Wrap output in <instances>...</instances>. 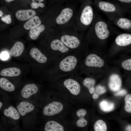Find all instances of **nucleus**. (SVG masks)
Returning <instances> with one entry per match:
<instances>
[{
	"mask_svg": "<svg viewBox=\"0 0 131 131\" xmlns=\"http://www.w3.org/2000/svg\"><path fill=\"white\" fill-rule=\"evenodd\" d=\"M78 54L75 50L57 60L47 71L48 78L57 80L74 76L78 64Z\"/></svg>",
	"mask_w": 131,
	"mask_h": 131,
	"instance_id": "nucleus-1",
	"label": "nucleus"
},
{
	"mask_svg": "<svg viewBox=\"0 0 131 131\" xmlns=\"http://www.w3.org/2000/svg\"><path fill=\"white\" fill-rule=\"evenodd\" d=\"M75 1L71 2H59L51 6V26L59 27L69 26V23L74 20L78 12L77 3Z\"/></svg>",
	"mask_w": 131,
	"mask_h": 131,
	"instance_id": "nucleus-2",
	"label": "nucleus"
},
{
	"mask_svg": "<svg viewBox=\"0 0 131 131\" xmlns=\"http://www.w3.org/2000/svg\"><path fill=\"white\" fill-rule=\"evenodd\" d=\"M75 17L74 25L77 30L83 32L88 29L93 23L96 14L92 0H82Z\"/></svg>",
	"mask_w": 131,
	"mask_h": 131,
	"instance_id": "nucleus-3",
	"label": "nucleus"
},
{
	"mask_svg": "<svg viewBox=\"0 0 131 131\" xmlns=\"http://www.w3.org/2000/svg\"><path fill=\"white\" fill-rule=\"evenodd\" d=\"M54 33L49 34L47 38L45 52L47 56L54 63L59 58L74 51L67 48L54 35Z\"/></svg>",
	"mask_w": 131,
	"mask_h": 131,
	"instance_id": "nucleus-4",
	"label": "nucleus"
},
{
	"mask_svg": "<svg viewBox=\"0 0 131 131\" xmlns=\"http://www.w3.org/2000/svg\"><path fill=\"white\" fill-rule=\"evenodd\" d=\"M88 30V34L94 35L97 38L101 40L106 39L111 33L117 31L111 22L105 21L97 14Z\"/></svg>",
	"mask_w": 131,
	"mask_h": 131,
	"instance_id": "nucleus-5",
	"label": "nucleus"
},
{
	"mask_svg": "<svg viewBox=\"0 0 131 131\" xmlns=\"http://www.w3.org/2000/svg\"><path fill=\"white\" fill-rule=\"evenodd\" d=\"M93 3L99 10L106 15L110 22L117 17L123 16L131 11L118 3L102 0H94Z\"/></svg>",
	"mask_w": 131,
	"mask_h": 131,
	"instance_id": "nucleus-6",
	"label": "nucleus"
},
{
	"mask_svg": "<svg viewBox=\"0 0 131 131\" xmlns=\"http://www.w3.org/2000/svg\"><path fill=\"white\" fill-rule=\"evenodd\" d=\"M49 80L52 88L61 92L68 93L71 97L78 95L80 92L81 85L74 78V76Z\"/></svg>",
	"mask_w": 131,
	"mask_h": 131,
	"instance_id": "nucleus-7",
	"label": "nucleus"
},
{
	"mask_svg": "<svg viewBox=\"0 0 131 131\" xmlns=\"http://www.w3.org/2000/svg\"><path fill=\"white\" fill-rule=\"evenodd\" d=\"M60 27L62 31H55L54 34L69 49L75 51L80 46L81 40L75 26L72 31H67L66 26Z\"/></svg>",
	"mask_w": 131,
	"mask_h": 131,
	"instance_id": "nucleus-8",
	"label": "nucleus"
},
{
	"mask_svg": "<svg viewBox=\"0 0 131 131\" xmlns=\"http://www.w3.org/2000/svg\"><path fill=\"white\" fill-rule=\"evenodd\" d=\"M65 108V105L62 101L54 100H51L44 106L42 112L45 116L53 117L62 113Z\"/></svg>",
	"mask_w": 131,
	"mask_h": 131,
	"instance_id": "nucleus-9",
	"label": "nucleus"
},
{
	"mask_svg": "<svg viewBox=\"0 0 131 131\" xmlns=\"http://www.w3.org/2000/svg\"><path fill=\"white\" fill-rule=\"evenodd\" d=\"M30 54L31 57L38 63L45 65L49 68L54 63L47 55L36 47L32 48Z\"/></svg>",
	"mask_w": 131,
	"mask_h": 131,
	"instance_id": "nucleus-10",
	"label": "nucleus"
},
{
	"mask_svg": "<svg viewBox=\"0 0 131 131\" xmlns=\"http://www.w3.org/2000/svg\"><path fill=\"white\" fill-rule=\"evenodd\" d=\"M65 123L62 122L51 119L45 123L44 129L45 131H64L67 130Z\"/></svg>",
	"mask_w": 131,
	"mask_h": 131,
	"instance_id": "nucleus-11",
	"label": "nucleus"
},
{
	"mask_svg": "<svg viewBox=\"0 0 131 131\" xmlns=\"http://www.w3.org/2000/svg\"><path fill=\"white\" fill-rule=\"evenodd\" d=\"M104 64V60L100 57L93 54L87 55L84 61L85 66L87 67H101Z\"/></svg>",
	"mask_w": 131,
	"mask_h": 131,
	"instance_id": "nucleus-12",
	"label": "nucleus"
},
{
	"mask_svg": "<svg viewBox=\"0 0 131 131\" xmlns=\"http://www.w3.org/2000/svg\"><path fill=\"white\" fill-rule=\"evenodd\" d=\"M111 22L122 30L131 32V20L130 19L120 16L115 18Z\"/></svg>",
	"mask_w": 131,
	"mask_h": 131,
	"instance_id": "nucleus-13",
	"label": "nucleus"
},
{
	"mask_svg": "<svg viewBox=\"0 0 131 131\" xmlns=\"http://www.w3.org/2000/svg\"><path fill=\"white\" fill-rule=\"evenodd\" d=\"M39 90V87L36 84L34 83L27 84L23 88L21 94L23 98H27L36 94Z\"/></svg>",
	"mask_w": 131,
	"mask_h": 131,
	"instance_id": "nucleus-14",
	"label": "nucleus"
},
{
	"mask_svg": "<svg viewBox=\"0 0 131 131\" xmlns=\"http://www.w3.org/2000/svg\"><path fill=\"white\" fill-rule=\"evenodd\" d=\"M122 84L121 79L119 76L116 74L111 75L109 79L108 86L112 91L117 92L120 90Z\"/></svg>",
	"mask_w": 131,
	"mask_h": 131,
	"instance_id": "nucleus-15",
	"label": "nucleus"
},
{
	"mask_svg": "<svg viewBox=\"0 0 131 131\" xmlns=\"http://www.w3.org/2000/svg\"><path fill=\"white\" fill-rule=\"evenodd\" d=\"M115 42L118 46L124 47L131 44V34L125 33L120 34L115 38Z\"/></svg>",
	"mask_w": 131,
	"mask_h": 131,
	"instance_id": "nucleus-16",
	"label": "nucleus"
},
{
	"mask_svg": "<svg viewBox=\"0 0 131 131\" xmlns=\"http://www.w3.org/2000/svg\"><path fill=\"white\" fill-rule=\"evenodd\" d=\"M34 105L26 101H22L17 106V108L20 115L24 116L26 114L31 112L34 109Z\"/></svg>",
	"mask_w": 131,
	"mask_h": 131,
	"instance_id": "nucleus-17",
	"label": "nucleus"
},
{
	"mask_svg": "<svg viewBox=\"0 0 131 131\" xmlns=\"http://www.w3.org/2000/svg\"><path fill=\"white\" fill-rule=\"evenodd\" d=\"M36 14L35 11L32 9L20 10L16 12V16L19 20L24 21L29 19Z\"/></svg>",
	"mask_w": 131,
	"mask_h": 131,
	"instance_id": "nucleus-18",
	"label": "nucleus"
},
{
	"mask_svg": "<svg viewBox=\"0 0 131 131\" xmlns=\"http://www.w3.org/2000/svg\"><path fill=\"white\" fill-rule=\"evenodd\" d=\"M87 113L86 110L83 108L80 109L77 111L76 114L78 118L76 123L77 126L80 128H83L87 125L88 122L84 118Z\"/></svg>",
	"mask_w": 131,
	"mask_h": 131,
	"instance_id": "nucleus-19",
	"label": "nucleus"
},
{
	"mask_svg": "<svg viewBox=\"0 0 131 131\" xmlns=\"http://www.w3.org/2000/svg\"><path fill=\"white\" fill-rule=\"evenodd\" d=\"M41 23L39 17L35 15L27 21L24 24V27L26 30L33 29L39 26Z\"/></svg>",
	"mask_w": 131,
	"mask_h": 131,
	"instance_id": "nucleus-20",
	"label": "nucleus"
},
{
	"mask_svg": "<svg viewBox=\"0 0 131 131\" xmlns=\"http://www.w3.org/2000/svg\"><path fill=\"white\" fill-rule=\"evenodd\" d=\"M24 49L25 46L23 43L20 41H17L10 49L9 53L11 56L18 57L23 53Z\"/></svg>",
	"mask_w": 131,
	"mask_h": 131,
	"instance_id": "nucleus-21",
	"label": "nucleus"
},
{
	"mask_svg": "<svg viewBox=\"0 0 131 131\" xmlns=\"http://www.w3.org/2000/svg\"><path fill=\"white\" fill-rule=\"evenodd\" d=\"M21 73L20 69L17 67H12L2 69L0 73L2 76L14 77L19 76Z\"/></svg>",
	"mask_w": 131,
	"mask_h": 131,
	"instance_id": "nucleus-22",
	"label": "nucleus"
},
{
	"mask_svg": "<svg viewBox=\"0 0 131 131\" xmlns=\"http://www.w3.org/2000/svg\"><path fill=\"white\" fill-rule=\"evenodd\" d=\"M3 114L5 116L16 120L19 119L20 117V114L17 110L12 106L5 109Z\"/></svg>",
	"mask_w": 131,
	"mask_h": 131,
	"instance_id": "nucleus-23",
	"label": "nucleus"
},
{
	"mask_svg": "<svg viewBox=\"0 0 131 131\" xmlns=\"http://www.w3.org/2000/svg\"><path fill=\"white\" fill-rule=\"evenodd\" d=\"M46 27L43 24H41L38 27L30 30L29 36L31 39L35 40H37L41 33L45 30Z\"/></svg>",
	"mask_w": 131,
	"mask_h": 131,
	"instance_id": "nucleus-24",
	"label": "nucleus"
},
{
	"mask_svg": "<svg viewBox=\"0 0 131 131\" xmlns=\"http://www.w3.org/2000/svg\"><path fill=\"white\" fill-rule=\"evenodd\" d=\"M0 87L4 90L9 92L14 91L15 88L14 85L7 79L3 77L0 78Z\"/></svg>",
	"mask_w": 131,
	"mask_h": 131,
	"instance_id": "nucleus-25",
	"label": "nucleus"
},
{
	"mask_svg": "<svg viewBox=\"0 0 131 131\" xmlns=\"http://www.w3.org/2000/svg\"><path fill=\"white\" fill-rule=\"evenodd\" d=\"M95 81L93 79L90 77H86L84 79L82 82L83 86L87 88L91 94H93L94 91L95 85Z\"/></svg>",
	"mask_w": 131,
	"mask_h": 131,
	"instance_id": "nucleus-26",
	"label": "nucleus"
},
{
	"mask_svg": "<svg viewBox=\"0 0 131 131\" xmlns=\"http://www.w3.org/2000/svg\"><path fill=\"white\" fill-rule=\"evenodd\" d=\"M99 106L100 109L105 112H108L113 111L114 109V104L106 100H103L99 103Z\"/></svg>",
	"mask_w": 131,
	"mask_h": 131,
	"instance_id": "nucleus-27",
	"label": "nucleus"
},
{
	"mask_svg": "<svg viewBox=\"0 0 131 131\" xmlns=\"http://www.w3.org/2000/svg\"><path fill=\"white\" fill-rule=\"evenodd\" d=\"M95 131H106L107 127L105 123L103 120H99L97 121L94 125Z\"/></svg>",
	"mask_w": 131,
	"mask_h": 131,
	"instance_id": "nucleus-28",
	"label": "nucleus"
},
{
	"mask_svg": "<svg viewBox=\"0 0 131 131\" xmlns=\"http://www.w3.org/2000/svg\"><path fill=\"white\" fill-rule=\"evenodd\" d=\"M106 91L105 87L100 85L97 86L95 90V91L92 95V98L94 99H97L100 95L104 93Z\"/></svg>",
	"mask_w": 131,
	"mask_h": 131,
	"instance_id": "nucleus-29",
	"label": "nucleus"
},
{
	"mask_svg": "<svg viewBox=\"0 0 131 131\" xmlns=\"http://www.w3.org/2000/svg\"><path fill=\"white\" fill-rule=\"evenodd\" d=\"M125 105L124 108L125 111L128 113L131 112V94L126 95L124 98Z\"/></svg>",
	"mask_w": 131,
	"mask_h": 131,
	"instance_id": "nucleus-30",
	"label": "nucleus"
},
{
	"mask_svg": "<svg viewBox=\"0 0 131 131\" xmlns=\"http://www.w3.org/2000/svg\"><path fill=\"white\" fill-rule=\"evenodd\" d=\"M117 1L123 7L130 10L131 8V0H114Z\"/></svg>",
	"mask_w": 131,
	"mask_h": 131,
	"instance_id": "nucleus-31",
	"label": "nucleus"
},
{
	"mask_svg": "<svg viewBox=\"0 0 131 131\" xmlns=\"http://www.w3.org/2000/svg\"><path fill=\"white\" fill-rule=\"evenodd\" d=\"M122 67L128 71L131 70V59H129L125 60L121 64Z\"/></svg>",
	"mask_w": 131,
	"mask_h": 131,
	"instance_id": "nucleus-32",
	"label": "nucleus"
},
{
	"mask_svg": "<svg viewBox=\"0 0 131 131\" xmlns=\"http://www.w3.org/2000/svg\"><path fill=\"white\" fill-rule=\"evenodd\" d=\"M45 0H31V3L35 4L38 8H44L45 5L44 2Z\"/></svg>",
	"mask_w": 131,
	"mask_h": 131,
	"instance_id": "nucleus-33",
	"label": "nucleus"
},
{
	"mask_svg": "<svg viewBox=\"0 0 131 131\" xmlns=\"http://www.w3.org/2000/svg\"><path fill=\"white\" fill-rule=\"evenodd\" d=\"M49 5L51 6L54 4L59 2H71L75 0H48Z\"/></svg>",
	"mask_w": 131,
	"mask_h": 131,
	"instance_id": "nucleus-34",
	"label": "nucleus"
},
{
	"mask_svg": "<svg viewBox=\"0 0 131 131\" xmlns=\"http://www.w3.org/2000/svg\"><path fill=\"white\" fill-rule=\"evenodd\" d=\"M11 16L10 15H5L1 18V20L3 22L8 24H10L11 22Z\"/></svg>",
	"mask_w": 131,
	"mask_h": 131,
	"instance_id": "nucleus-35",
	"label": "nucleus"
},
{
	"mask_svg": "<svg viewBox=\"0 0 131 131\" xmlns=\"http://www.w3.org/2000/svg\"><path fill=\"white\" fill-rule=\"evenodd\" d=\"M127 93L126 90L124 89L119 90L117 91L114 94L115 96H123L126 94Z\"/></svg>",
	"mask_w": 131,
	"mask_h": 131,
	"instance_id": "nucleus-36",
	"label": "nucleus"
},
{
	"mask_svg": "<svg viewBox=\"0 0 131 131\" xmlns=\"http://www.w3.org/2000/svg\"><path fill=\"white\" fill-rule=\"evenodd\" d=\"M8 57V54L5 52H2L0 55V58L3 60L6 59Z\"/></svg>",
	"mask_w": 131,
	"mask_h": 131,
	"instance_id": "nucleus-37",
	"label": "nucleus"
},
{
	"mask_svg": "<svg viewBox=\"0 0 131 131\" xmlns=\"http://www.w3.org/2000/svg\"><path fill=\"white\" fill-rule=\"evenodd\" d=\"M131 125H128L125 128L126 130L127 131H131Z\"/></svg>",
	"mask_w": 131,
	"mask_h": 131,
	"instance_id": "nucleus-38",
	"label": "nucleus"
},
{
	"mask_svg": "<svg viewBox=\"0 0 131 131\" xmlns=\"http://www.w3.org/2000/svg\"><path fill=\"white\" fill-rule=\"evenodd\" d=\"M7 3H9L12 1H13L15 0H4Z\"/></svg>",
	"mask_w": 131,
	"mask_h": 131,
	"instance_id": "nucleus-39",
	"label": "nucleus"
},
{
	"mask_svg": "<svg viewBox=\"0 0 131 131\" xmlns=\"http://www.w3.org/2000/svg\"><path fill=\"white\" fill-rule=\"evenodd\" d=\"M3 15V12L0 10V17L2 16Z\"/></svg>",
	"mask_w": 131,
	"mask_h": 131,
	"instance_id": "nucleus-40",
	"label": "nucleus"
},
{
	"mask_svg": "<svg viewBox=\"0 0 131 131\" xmlns=\"http://www.w3.org/2000/svg\"><path fill=\"white\" fill-rule=\"evenodd\" d=\"M2 105V103L1 101H0V109H1Z\"/></svg>",
	"mask_w": 131,
	"mask_h": 131,
	"instance_id": "nucleus-41",
	"label": "nucleus"
},
{
	"mask_svg": "<svg viewBox=\"0 0 131 131\" xmlns=\"http://www.w3.org/2000/svg\"><path fill=\"white\" fill-rule=\"evenodd\" d=\"M76 1L79 2H80V1L82 0H75Z\"/></svg>",
	"mask_w": 131,
	"mask_h": 131,
	"instance_id": "nucleus-42",
	"label": "nucleus"
},
{
	"mask_svg": "<svg viewBox=\"0 0 131 131\" xmlns=\"http://www.w3.org/2000/svg\"><path fill=\"white\" fill-rule=\"evenodd\" d=\"M112 0V1H115L114 0Z\"/></svg>",
	"mask_w": 131,
	"mask_h": 131,
	"instance_id": "nucleus-43",
	"label": "nucleus"
}]
</instances>
